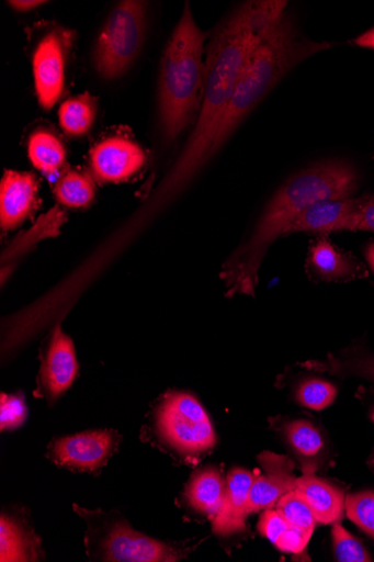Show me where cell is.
Instances as JSON below:
<instances>
[{
  "label": "cell",
  "instance_id": "5bb4252c",
  "mask_svg": "<svg viewBox=\"0 0 374 562\" xmlns=\"http://www.w3.org/2000/svg\"><path fill=\"white\" fill-rule=\"evenodd\" d=\"M254 477L243 469L229 472L223 505L212 525V530L217 536L229 537L245 531L249 494Z\"/></svg>",
  "mask_w": 374,
  "mask_h": 562
},
{
  "label": "cell",
  "instance_id": "836d02e7",
  "mask_svg": "<svg viewBox=\"0 0 374 562\" xmlns=\"http://www.w3.org/2000/svg\"><path fill=\"white\" fill-rule=\"evenodd\" d=\"M365 257L371 269L374 271V244L367 247Z\"/></svg>",
  "mask_w": 374,
  "mask_h": 562
},
{
  "label": "cell",
  "instance_id": "603a6c76",
  "mask_svg": "<svg viewBox=\"0 0 374 562\" xmlns=\"http://www.w3.org/2000/svg\"><path fill=\"white\" fill-rule=\"evenodd\" d=\"M276 509L295 528L314 531L317 524L313 510L305 498L297 492L291 491L276 503Z\"/></svg>",
  "mask_w": 374,
  "mask_h": 562
},
{
  "label": "cell",
  "instance_id": "f1b7e54d",
  "mask_svg": "<svg viewBox=\"0 0 374 562\" xmlns=\"http://www.w3.org/2000/svg\"><path fill=\"white\" fill-rule=\"evenodd\" d=\"M313 532L290 527L275 543L276 548L283 552L301 553L308 544Z\"/></svg>",
  "mask_w": 374,
  "mask_h": 562
},
{
  "label": "cell",
  "instance_id": "2e32d148",
  "mask_svg": "<svg viewBox=\"0 0 374 562\" xmlns=\"http://www.w3.org/2000/svg\"><path fill=\"white\" fill-rule=\"evenodd\" d=\"M227 480L215 468H205L193 474L185 499L195 513L215 519L223 505Z\"/></svg>",
  "mask_w": 374,
  "mask_h": 562
},
{
  "label": "cell",
  "instance_id": "7402d4cb",
  "mask_svg": "<svg viewBox=\"0 0 374 562\" xmlns=\"http://www.w3.org/2000/svg\"><path fill=\"white\" fill-rule=\"evenodd\" d=\"M53 192L64 206L83 209L94 200L95 180L89 173L68 171L60 177Z\"/></svg>",
  "mask_w": 374,
  "mask_h": 562
},
{
  "label": "cell",
  "instance_id": "d6a6232c",
  "mask_svg": "<svg viewBox=\"0 0 374 562\" xmlns=\"http://www.w3.org/2000/svg\"><path fill=\"white\" fill-rule=\"evenodd\" d=\"M353 43L360 47L374 49V27L354 38Z\"/></svg>",
  "mask_w": 374,
  "mask_h": 562
},
{
  "label": "cell",
  "instance_id": "4dcf8cb0",
  "mask_svg": "<svg viewBox=\"0 0 374 562\" xmlns=\"http://www.w3.org/2000/svg\"><path fill=\"white\" fill-rule=\"evenodd\" d=\"M349 366L352 372L374 382V357H361Z\"/></svg>",
  "mask_w": 374,
  "mask_h": 562
},
{
  "label": "cell",
  "instance_id": "7a4b0ae2",
  "mask_svg": "<svg viewBox=\"0 0 374 562\" xmlns=\"http://www.w3.org/2000/svg\"><path fill=\"white\" fill-rule=\"evenodd\" d=\"M358 187V171L344 161L320 162L291 177L267 203L251 237L228 266L230 290L252 293L267 251L295 218L315 203L352 198Z\"/></svg>",
  "mask_w": 374,
  "mask_h": 562
},
{
  "label": "cell",
  "instance_id": "d590c367",
  "mask_svg": "<svg viewBox=\"0 0 374 562\" xmlns=\"http://www.w3.org/2000/svg\"><path fill=\"white\" fill-rule=\"evenodd\" d=\"M373 464H374V461H373Z\"/></svg>",
  "mask_w": 374,
  "mask_h": 562
},
{
  "label": "cell",
  "instance_id": "6da1fadb",
  "mask_svg": "<svg viewBox=\"0 0 374 562\" xmlns=\"http://www.w3.org/2000/svg\"><path fill=\"white\" fill-rule=\"evenodd\" d=\"M283 0H250L239 5L213 33L206 47L202 108L180 158L158 188L150 213L169 204L207 164L219 123L240 75L262 37L287 11Z\"/></svg>",
  "mask_w": 374,
  "mask_h": 562
},
{
  "label": "cell",
  "instance_id": "3957f363",
  "mask_svg": "<svg viewBox=\"0 0 374 562\" xmlns=\"http://www.w3.org/2000/svg\"><path fill=\"white\" fill-rule=\"evenodd\" d=\"M206 38L207 33L196 24L190 3H185L159 68L158 120L169 143L179 138L201 111Z\"/></svg>",
  "mask_w": 374,
  "mask_h": 562
},
{
  "label": "cell",
  "instance_id": "d6986e66",
  "mask_svg": "<svg viewBox=\"0 0 374 562\" xmlns=\"http://www.w3.org/2000/svg\"><path fill=\"white\" fill-rule=\"evenodd\" d=\"M38 542L19 521L2 516L0 525V560L35 561Z\"/></svg>",
  "mask_w": 374,
  "mask_h": 562
},
{
  "label": "cell",
  "instance_id": "44dd1931",
  "mask_svg": "<svg viewBox=\"0 0 374 562\" xmlns=\"http://www.w3.org/2000/svg\"><path fill=\"white\" fill-rule=\"evenodd\" d=\"M285 436L292 449L304 462V473H311L313 461L325 447L322 435L310 423L295 420L286 425Z\"/></svg>",
  "mask_w": 374,
  "mask_h": 562
},
{
  "label": "cell",
  "instance_id": "484cf974",
  "mask_svg": "<svg viewBox=\"0 0 374 562\" xmlns=\"http://www.w3.org/2000/svg\"><path fill=\"white\" fill-rule=\"evenodd\" d=\"M336 558L340 562H369L372 557L363 544L339 524L332 529Z\"/></svg>",
  "mask_w": 374,
  "mask_h": 562
},
{
  "label": "cell",
  "instance_id": "d4e9b609",
  "mask_svg": "<svg viewBox=\"0 0 374 562\" xmlns=\"http://www.w3.org/2000/svg\"><path fill=\"white\" fill-rule=\"evenodd\" d=\"M345 510L351 521L374 538V492L348 495Z\"/></svg>",
  "mask_w": 374,
  "mask_h": 562
},
{
  "label": "cell",
  "instance_id": "30bf717a",
  "mask_svg": "<svg viewBox=\"0 0 374 562\" xmlns=\"http://www.w3.org/2000/svg\"><path fill=\"white\" fill-rule=\"evenodd\" d=\"M258 459L263 472L252 483L248 515L272 508L282 496L297 487L298 477L294 474L292 459L272 451L262 452Z\"/></svg>",
  "mask_w": 374,
  "mask_h": 562
},
{
  "label": "cell",
  "instance_id": "8992f818",
  "mask_svg": "<svg viewBox=\"0 0 374 562\" xmlns=\"http://www.w3.org/2000/svg\"><path fill=\"white\" fill-rule=\"evenodd\" d=\"M90 525L87 547L90 553L104 561L171 562L183 555L177 548L135 531L122 519L105 521V526Z\"/></svg>",
  "mask_w": 374,
  "mask_h": 562
},
{
  "label": "cell",
  "instance_id": "cb8c5ba5",
  "mask_svg": "<svg viewBox=\"0 0 374 562\" xmlns=\"http://www.w3.org/2000/svg\"><path fill=\"white\" fill-rule=\"evenodd\" d=\"M338 394L337 387L322 380H308L296 392L298 403L310 411L322 412L330 406Z\"/></svg>",
  "mask_w": 374,
  "mask_h": 562
},
{
  "label": "cell",
  "instance_id": "4fadbf2b",
  "mask_svg": "<svg viewBox=\"0 0 374 562\" xmlns=\"http://www.w3.org/2000/svg\"><path fill=\"white\" fill-rule=\"evenodd\" d=\"M360 203L361 196L315 203L295 218L287 227L285 235L294 233L329 234L341 231L354 232V223Z\"/></svg>",
  "mask_w": 374,
  "mask_h": 562
},
{
  "label": "cell",
  "instance_id": "f546056e",
  "mask_svg": "<svg viewBox=\"0 0 374 562\" xmlns=\"http://www.w3.org/2000/svg\"><path fill=\"white\" fill-rule=\"evenodd\" d=\"M355 231L374 233V195L366 194L361 196L354 223Z\"/></svg>",
  "mask_w": 374,
  "mask_h": 562
},
{
  "label": "cell",
  "instance_id": "ac0fdd59",
  "mask_svg": "<svg viewBox=\"0 0 374 562\" xmlns=\"http://www.w3.org/2000/svg\"><path fill=\"white\" fill-rule=\"evenodd\" d=\"M27 150L34 168L46 177L57 176L67 164L65 144L46 128H38L31 134Z\"/></svg>",
  "mask_w": 374,
  "mask_h": 562
},
{
  "label": "cell",
  "instance_id": "7c38bea8",
  "mask_svg": "<svg viewBox=\"0 0 374 562\" xmlns=\"http://www.w3.org/2000/svg\"><path fill=\"white\" fill-rule=\"evenodd\" d=\"M38 182L34 175L9 170L0 184V226L11 232L36 210Z\"/></svg>",
  "mask_w": 374,
  "mask_h": 562
},
{
  "label": "cell",
  "instance_id": "4316f807",
  "mask_svg": "<svg viewBox=\"0 0 374 562\" xmlns=\"http://www.w3.org/2000/svg\"><path fill=\"white\" fill-rule=\"evenodd\" d=\"M24 398L18 395L2 394L0 400V428L11 430L21 427L26 419Z\"/></svg>",
  "mask_w": 374,
  "mask_h": 562
},
{
  "label": "cell",
  "instance_id": "9a60e30c",
  "mask_svg": "<svg viewBox=\"0 0 374 562\" xmlns=\"http://www.w3.org/2000/svg\"><path fill=\"white\" fill-rule=\"evenodd\" d=\"M296 490L311 508L318 524L336 525L342 520L345 499L340 490L311 473L298 477Z\"/></svg>",
  "mask_w": 374,
  "mask_h": 562
},
{
  "label": "cell",
  "instance_id": "5b68a950",
  "mask_svg": "<svg viewBox=\"0 0 374 562\" xmlns=\"http://www.w3.org/2000/svg\"><path fill=\"white\" fill-rule=\"evenodd\" d=\"M156 430L169 447L196 456L216 446L215 428L196 397L185 392L168 394L157 407Z\"/></svg>",
  "mask_w": 374,
  "mask_h": 562
},
{
  "label": "cell",
  "instance_id": "9c48e42d",
  "mask_svg": "<svg viewBox=\"0 0 374 562\" xmlns=\"http://www.w3.org/2000/svg\"><path fill=\"white\" fill-rule=\"evenodd\" d=\"M144 148L126 136H110L90 150V175L99 183H120L137 175L146 165Z\"/></svg>",
  "mask_w": 374,
  "mask_h": 562
},
{
  "label": "cell",
  "instance_id": "ffe728a7",
  "mask_svg": "<svg viewBox=\"0 0 374 562\" xmlns=\"http://www.w3.org/2000/svg\"><path fill=\"white\" fill-rule=\"evenodd\" d=\"M97 113V99L89 92L69 98L59 110L60 126L69 136H83L93 126Z\"/></svg>",
  "mask_w": 374,
  "mask_h": 562
},
{
  "label": "cell",
  "instance_id": "e575fe53",
  "mask_svg": "<svg viewBox=\"0 0 374 562\" xmlns=\"http://www.w3.org/2000/svg\"><path fill=\"white\" fill-rule=\"evenodd\" d=\"M371 419H372V422L374 423V412H373V413H372V415H371Z\"/></svg>",
  "mask_w": 374,
  "mask_h": 562
},
{
  "label": "cell",
  "instance_id": "83f0119b",
  "mask_svg": "<svg viewBox=\"0 0 374 562\" xmlns=\"http://www.w3.org/2000/svg\"><path fill=\"white\" fill-rule=\"evenodd\" d=\"M291 527L277 509L267 508L258 522V530L261 536L274 544L281 536Z\"/></svg>",
  "mask_w": 374,
  "mask_h": 562
},
{
  "label": "cell",
  "instance_id": "8fae6325",
  "mask_svg": "<svg viewBox=\"0 0 374 562\" xmlns=\"http://www.w3.org/2000/svg\"><path fill=\"white\" fill-rule=\"evenodd\" d=\"M79 366L72 339L60 327L53 331L41 368V384L49 400H57L73 384Z\"/></svg>",
  "mask_w": 374,
  "mask_h": 562
},
{
  "label": "cell",
  "instance_id": "52a82bcc",
  "mask_svg": "<svg viewBox=\"0 0 374 562\" xmlns=\"http://www.w3.org/2000/svg\"><path fill=\"white\" fill-rule=\"evenodd\" d=\"M71 33L53 30L36 44L32 56V68L39 106L50 111L58 104L66 86V67L71 47Z\"/></svg>",
  "mask_w": 374,
  "mask_h": 562
},
{
  "label": "cell",
  "instance_id": "e0dca14e",
  "mask_svg": "<svg viewBox=\"0 0 374 562\" xmlns=\"http://www.w3.org/2000/svg\"><path fill=\"white\" fill-rule=\"evenodd\" d=\"M307 268L310 276L324 281H340L356 277L358 268L324 236L310 246Z\"/></svg>",
  "mask_w": 374,
  "mask_h": 562
},
{
  "label": "cell",
  "instance_id": "ba28073f",
  "mask_svg": "<svg viewBox=\"0 0 374 562\" xmlns=\"http://www.w3.org/2000/svg\"><path fill=\"white\" fill-rule=\"evenodd\" d=\"M120 442L117 432L98 430L53 441L47 456L60 468L76 472H97L115 452Z\"/></svg>",
  "mask_w": 374,
  "mask_h": 562
},
{
  "label": "cell",
  "instance_id": "277c9868",
  "mask_svg": "<svg viewBox=\"0 0 374 562\" xmlns=\"http://www.w3.org/2000/svg\"><path fill=\"white\" fill-rule=\"evenodd\" d=\"M146 18V3L125 0L106 19L93 49V65L102 79H120L133 66L145 41Z\"/></svg>",
  "mask_w": 374,
  "mask_h": 562
},
{
  "label": "cell",
  "instance_id": "1f68e13d",
  "mask_svg": "<svg viewBox=\"0 0 374 562\" xmlns=\"http://www.w3.org/2000/svg\"><path fill=\"white\" fill-rule=\"evenodd\" d=\"M8 4L18 12L27 13L46 3L41 0H10Z\"/></svg>",
  "mask_w": 374,
  "mask_h": 562
}]
</instances>
